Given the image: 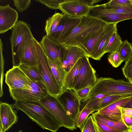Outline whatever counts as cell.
Here are the masks:
<instances>
[{
	"label": "cell",
	"instance_id": "1",
	"mask_svg": "<svg viewBox=\"0 0 132 132\" xmlns=\"http://www.w3.org/2000/svg\"><path fill=\"white\" fill-rule=\"evenodd\" d=\"M107 24L95 17L89 15L82 17L79 24L58 43L66 46L80 48L94 34Z\"/></svg>",
	"mask_w": 132,
	"mask_h": 132
},
{
	"label": "cell",
	"instance_id": "2",
	"mask_svg": "<svg viewBox=\"0 0 132 132\" xmlns=\"http://www.w3.org/2000/svg\"><path fill=\"white\" fill-rule=\"evenodd\" d=\"M14 108L23 112L43 129L57 131L61 126L55 117L38 102L16 101Z\"/></svg>",
	"mask_w": 132,
	"mask_h": 132
},
{
	"label": "cell",
	"instance_id": "3",
	"mask_svg": "<svg viewBox=\"0 0 132 132\" xmlns=\"http://www.w3.org/2000/svg\"><path fill=\"white\" fill-rule=\"evenodd\" d=\"M98 94L110 95L132 94V84L124 80L110 77L97 78L87 97L84 100Z\"/></svg>",
	"mask_w": 132,
	"mask_h": 132
},
{
	"label": "cell",
	"instance_id": "4",
	"mask_svg": "<svg viewBox=\"0 0 132 132\" xmlns=\"http://www.w3.org/2000/svg\"><path fill=\"white\" fill-rule=\"evenodd\" d=\"M31 26L23 21H18L12 28L10 40L13 66L20 64L22 46L28 39L34 38L31 31Z\"/></svg>",
	"mask_w": 132,
	"mask_h": 132
},
{
	"label": "cell",
	"instance_id": "5",
	"mask_svg": "<svg viewBox=\"0 0 132 132\" xmlns=\"http://www.w3.org/2000/svg\"><path fill=\"white\" fill-rule=\"evenodd\" d=\"M34 40L38 57V66L44 84L49 93L57 98L62 92V89L51 72L47 57L42 49L40 43L35 38Z\"/></svg>",
	"mask_w": 132,
	"mask_h": 132
},
{
	"label": "cell",
	"instance_id": "6",
	"mask_svg": "<svg viewBox=\"0 0 132 132\" xmlns=\"http://www.w3.org/2000/svg\"><path fill=\"white\" fill-rule=\"evenodd\" d=\"M39 102L55 117L62 127L71 130L77 129L75 122L67 115L57 97L49 94Z\"/></svg>",
	"mask_w": 132,
	"mask_h": 132
},
{
	"label": "cell",
	"instance_id": "7",
	"mask_svg": "<svg viewBox=\"0 0 132 132\" xmlns=\"http://www.w3.org/2000/svg\"><path fill=\"white\" fill-rule=\"evenodd\" d=\"M9 90L10 96L15 101L39 102L49 94L43 83L33 80L28 89Z\"/></svg>",
	"mask_w": 132,
	"mask_h": 132
},
{
	"label": "cell",
	"instance_id": "8",
	"mask_svg": "<svg viewBox=\"0 0 132 132\" xmlns=\"http://www.w3.org/2000/svg\"><path fill=\"white\" fill-rule=\"evenodd\" d=\"M101 1L99 0H65L61 3L59 9L63 14L75 17L88 15L90 7Z\"/></svg>",
	"mask_w": 132,
	"mask_h": 132
},
{
	"label": "cell",
	"instance_id": "9",
	"mask_svg": "<svg viewBox=\"0 0 132 132\" xmlns=\"http://www.w3.org/2000/svg\"><path fill=\"white\" fill-rule=\"evenodd\" d=\"M57 99L66 111L67 115L75 123L80 111L81 102L73 89L63 88Z\"/></svg>",
	"mask_w": 132,
	"mask_h": 132
},
{
	"label": "cell",
	"instance_id": "10",
	"mask_svg": "<svg viewBox=\"0 0 132 132\" xmlns=\"http://www.w3.org/2000/svg\"><path fill=\"white\" fill-rule=\"evenodd\" d=\"M96 73L90 63L89 58L86 56L83 57L82 64L73 90L76 92L87 87H92L96 81Z\"/></svg>",
	"mask_w": 132,
	"mask_h": 132
},
{
	"label": "cell",
	"instance_id": "11",
	"mask_svg": "<svg viewBox=\"0 0 132 132\" xmlns=\"http://www.w3.org/2000/svg\"><path fill=\"white\" fill-rule=\"evenodd\" d=\"M88 15L98 19L107 24L117 23L121 21L132 19V14L112 12L105 7L104 4L90 6Z\"/></svg>",
	"mask_w": 132,
	"mask_h": 132
},
{
	"label": "cell",
	"instance_id": "12",
	"mask_svg": "<svg viewBox=\"0 0 132 132\" xmlns=\"http://www.w3.org/2000/svg\"><path fill=\"white\" fill-rule=\"evenodd\" d=\"M5 76L9 89H28L32 81L18 66H13L7 72Z\"/></svg>",
	"mask_w": 132,
	"mask_h": 132
},
{
	"label": "cell",
	"instance_id": "13",
	"mask_svg": "<svg viewBox=\"0 0 132 132\" xmlns=\"http://www.w3.org/2000/svg\"><path fill=\"white\" fill-rule=\"evenodd\" d=\"M39 43L48 58L53 61L57 60H61L62 61L66 46L55 42L46 35L43 36Z\"/></svg>",
	"mask_w": 132,
	"mask_h": 132
},
{
	"label": "cell",
	"instance_id": "14",
	"mask_svg": "<svg viewBox=\"0 0 132 132\" xmlns=\"http://www.w3.org/2000/svg\"><path fill=\"white\" fill-rule=\"evenodd\" d=\"M81 18L73 17L63 14L56 31L48 37L58 43L79 24Z\"/></svg>",
	"mask_w": 132,
	"mask_h": 132
},
{
	"label": "cell",
	"instance_id": "15",
	"mask_svg": "<svg viewBox=\"0 0 132 132\" xmlns=\"http://www.w3.org/2000/svg\"><path fill=\"white\" fill-rule=\"evenodd\" d=\"M14 108L13 104L1 102L0 129L3 132L8 130L18 121L17 111Z\"/></svg>",
	"mask_w": 132,
	"mask_h": 132
},
{
	"label": "cell",
	"instance_id": "16",
	"mask_svg": "<svg viewBox=\"0 0 132 132\" xmlns=\"http://www.w3.org/2000/svg\"><path fill=\"white\" fill-rule=\"evenodd\" d=\"M18 14L9 4L0 6V33L11 29L18 21Z\"/></svg>",
	"mask_w": 132,
	"mask_h": 132
},
{
	"label": "cell",
	"instance_id": "17",
	"mask_svg": "<svg viewBox=\"0 0 132 132\" xmlns=\"http://www.w3.org/2000/svg\"><path fill=\"white\" fill-rule=\"evenodd\" d=\"M130 97L122 99L112 103L99 109L97 112L109 119L115 121L120 122L126 124L119 106L123 107Z\"/></svg>",
	"mask_w": 132,
	"mask_h": 132
},
{
	"label": "cell",
	"instance_id": "18",
	"mask_svg": "<svg viewBox=\"0 0 132 132\" xmlns=\"http://www.w3.org/2000/svg\"><path fill=\"white\" fill-rule=\"evenodd\" d=\"M34 38L28 39L23 44L21 51L20 64L38 66V57Z\"/></svg>",
	"mask_w": 132,
	"mask_h": 132
},
{
	"label": "cell",
	"instance_id": "19",
	"mask_svg": "<svg viewBox=\"0 0 132 132\" xmlns=\"http://www.w3.org/2000/svg\"><path fill=\"white\" fill-rule=\"evenodd\" d=\"M117 23L108 24L105 34L97 46L92 52L90 58L100 60L105 54L104 51L109 40L113 33L118 31Z\"/></svg>",
	"mask_w": 132,
	"mask_h": 132
},
{
	"label": "cell",
	"instance_id": "20",
	"mask_svg": "<svg viewBox=\"0 0 132 132\" xmlns=\"http://www.w3.org/2000/svg\"><path fill=\"white\" fill-rule=\"evenodd\" d=\"M66 47L62 62L66 74L80 58L86 55L83 51L78 47Z\"/></svg>",
	"mask_w": 132,
	"mask_h": 132
},
{
	"label": "cell",
	"instance_id": "21",
	"mask_svg": "<svg viewBox=\"0 0 132 132\" xmlns=\"http://www.w3.org/2000/svg\"><path fill=\"white\" fill-rule=\"evenodd\" d=\"M132 96V94L109 96L102 98L89 101L84 106L94 109L97 111L105 106L122 99Z\"/></svg>",
	"mask_w": 132,
	"mask_h": 132
},
{
	"label": "cell",
	"instance_id": "22",
	"mask_svg": "<svg viewBox=\"0 0 132 132\" xmlns=\"http://www.w3.org/2000/svg\"><path fill=\"white\" fill-rule=\"evenodd\" d=\"M82 57L80 58L78 60L66 74L64 81L63 88L67 89H73L82 64Z\"/></svg>",
	"mask_w": 132,
	"mask_h": 132
},
{
	"label": "cell",
	"instance_id": "23",
	"mask_svg": "<svg viewBox=\"0 0 132 132\" xmlns=\"http://www.w3.org/2000/svg\"><path fill=\"white\" fill-rule=\"evenodd\" d=\"M106 25L94 34L86 43L79 48L88 57L90 58L92 52L104 36Z\"/></svg>",
	"mask_w": 132,
	"mask_h": 132
},
{
	"label": "cell",
	"instance_id": "24",
	"mask_svg": "<svg viewBox=\"0 0 132 132\" xmlns=\"http://www.w3.org/2000/svg\"><path fill=\"white\" fill-rule=\"evenodd\" d=\"M47 57L51 72L56 81L63 90L66 73L62 67L61 60H57L53 61Z\"/></svg>",
	"mask_w": 132,
	"mask_h": 132
},
{
	"label": "cell",
	"instance_id": "25",
	"mask_svg": "<svg viewBox=\"0 0 132 132\" xmlns=\"http://www.w3.org/2000/svg\"><path fill=\"white\" fill-rule=\"evenodd\" d=\"M92 116L95 120L103 123L117 130L125 132L130 129L129 127L120 122L115 121L109 119L101 115L97 112L92 113Z\"/></svg>",
	"mask_w": 132,
	"mask_h": 132
},
{
	"label": "cell",
	"instance_id": "26",
	"mask_svg": "<svg viewBox=\"0 0 132 132\" xmlns=\"http://www.w3.org/2000/svg\"><path fill=\"white\" fill-rule=\"evenodd\" d=\"M63 15L62 13L56 12L46 20L45 30L48 37L55 32Z\"/></svg>",
	"mask_w": 132,
	"mask_h": 132
},
{
	"label": "cell",
	"instance_id": "27",
	"mask_svg": "<svg viewBox=\"0 0 132 132\" xmlns=\"http://www.w3.org/2000/svg\"><path fill=\"white\" fill-rule=\"evenodd\" d=\"M18 66L31 80L40 82L44 84L38 66L21 63Z\"/></svg>",
	"mask_w": 132,
	"mask_h": 132
},
{
	"label": "cell",
	"instance_id": "28",
	"mask_svg": "<svg viewBox=\"0 0 132 132\" xmlns=\"http://www.w3.org/2000/svg\"><path fill=\"white\" fill-rule=\"evenodd\" d=\"M117 31L114 32L110 38L105 50V54L118 51L121 45L123 42Z\"/></svg>",
	"mask_w": 132,
	"mask_h": 132
},
{
	"label": "cell",
	"instance_id": "29",
	"mask_svg": "<svg viewBox=\"0 0 132 132\" xmlns=\"http://www.w3.org/2000/svg\"><path fill=\"white\" fill-rule=\"evenodd\" d=\"M96 111L94 109L84 106L80 111L75 122L76 127L79 128L81 130L88 116Z\"/></svg>",
	"mask_w": 132,
	"mask_h": 132
},
{
	"label": "cell",
	"instance_id": "30",
	"mask_svg": "<svg viewBox=\"0 0 132 132\" xmlns=\"http://www.w3.org/2000/svg\"><path fill=\"white\" fill-rule=\"evenodd\" d=\"M105 7L110 11L114 13L124 14H132V5H110L107 3L104 4Z\"/></svg>",
	"mask_w": 132,
	"mask_h": 132
},
{
	"label": "cell",
	"instance_id": "31",
	"mask_svg": "<svg viewBox=\"0 0 132 132\" xmlns=\"http://www.w3.org/2000/svg\"><path fill=\"white\" fill-rule=\"evenodd\" d=\"M118 52L123 61H126L132 55V45L127 40L123 41Z\"/></svg>",
	"mask_w": 132,
	"mask_h": 132
},
{
	"label": "cell",
	"instance_id": "32",
	"mask_svg": "<svg viewBox=\"0 0 132 132\" xmlns=\"http://www.w3.org/2000/svg\"><path fill=\"white\" fill-rule=\"evenodd\" d=\"M122 73L129 81L132 84V55L126 61L122 69Z\"/></svg>",
	"mask_w": 132,
	"mask_h": 132
},
{
	"label": "cell",
	"instance_id": "33",
	"mask_svg": "<svg viewBox=\"0 0 132 132\" xmlns=\"http://www.w3.org/2000/svg\"><path fill=\"white\" fill-rule=\"evenodd\" d=\"M108 59L109 63L116 68L119 66L123 61L118 51L110 53Z\"/></svg>",
	"mask_w": 132,
	"mask_h": 132
},
{
	"label": "cell",
	"instance_id": "34",
	"mask_svg": "<svg viewBox=\"0 0 132 132\" xmlns=\"http://www.w3.org/2000/svg\"><path fill=\"white\" fill-rule=\"evenodd\" d=\"M93 120L97 132H123L111 128L103 123Z\"/></svg>",
	"mask_w": 132,
	"mask_h": 132
},
{
	"label": "cell",
	"instance_id": "35",
	"mask_svg": "<svg viewBox=\"0 0 132 132\" xmlns=\"http://www.w3.org/2000/svg\"><path fill=\"white\" fill-rule=\"evenodd\" d=\"M65 0H36L35 1L40 3L52 9H59L60 4Z\"/></svg>",
	"mask_w": 132,
	"mask_h": 132
},
{
	"label": "cell",
	"instance_id": "36",
	"mask_svg": "<svg viewBox=\"0 0 132 132\" xmlns=\"http://www.w3.org/2000/svg\"><path fill=\"white\" fill-rule=\"evenodd\" d=\"M14 5L19 12H23L29 7L31 0H13Z\"/></svg>",
	"mask_w": 132,
	"mask_h": 132
},
{
	"label": "cell",
	"instance_id": "37",
	"mask_svg": "<svg viewBox=\"0 0 132 132\" xmlns=\"http://www.w3.org/2000/svg\"><path fill=\"white\" fill-rule=\"evenodd\" d=\"M81 131V132H97L91 115L88 117Z\"/></svg>",
	"mask_w": 132,
	"mask_h": 132
},
{
	"label": "cell",
	"instance_id": "38",
	"mask_svg": "<svg viewBox=\"0 0 132 132\" xmlns=\"http://www.w3.org/2000/svg\"><path fill=\"white\" fill-rule=\"evenodd\" d=\"M92 88V87H87L75 92L80 102L87 97Z\"/></svg>",
	"mask_w": 132,
	"mask_h": 132
},
{
	"label": "cell",
	"instance_id": "39",
	"mask_svg": "<svg viewBox=\"0 0 132 132\" xmlns=\"http://www.w3.org/2000/svg\"><path fill=\"white\" fill-rule=\"evenodd\" d=\"M107 3L110 5H132V0H111Z\"/></svg>",
	"mask_w": 132,
	"mask_h": 132
},
{
	"label": "cell",
	"instance_id": "40",
	"mask_svg": "<svg viewBox=\"0 0 132 132\" xmlns=\"http://www.w3.org/2000/svg\"><path fill=\"white\" fill-rule=\"evenodd\" d=\"M122 115L123 116H126L130 117L132 116V109L125 108L119 106Z\"/></svg>",
	"mask_w": 132,
	"mask_h": 132
},
{
	"label": "cell",
	"instance_id": "41",
	"mask_svg": "<svg viewBox=\"0 0 132 132\" xmlns=\"http://www.w3.org/2000/svg\"><path fill=\"white\" fill-rule=\"evenodd\" d=\"M122 117L125 123L129 127L132 125V120L129 116H124Z\"/></svg>",
	"mask_w": 132,
	"mask_h": 132
},
{
	"label": "cell",
	"instance_id": "42",
	"mask_svg": "<svg viewBox=\"0 0 132 132\" xmlns=\"http://www.w3.org/2000/svg\"><path fill=\"white\" fill-rule=\"evenodd\" d=\"M122 107L132 109V96L130 97L128 100Z\"/></svg>",
	"mask_w": 132,
	"mask_h": 132
},
{
	"label": "cell",
	"instance_id": "43",
	"mask_svg": "<svg viewBox=\"0 0 132 132\" xmlns=\"http://www.w3.org/2000/svg\"><path fill=\"white\" fill-rule=\"evenodd\" d=\"M130 129L128 131H132V125L129 127Z\"/></svg>",
	"mask_w": 132,
	"mask_h": 132
},
{
	"label": "cell",
	"instance_id": "44",
	"mask_svg": "<svg viewBox=\"0 0 132 132\" xmlns=\"http://www.w3.org/2000/svg\"><path fill=\"white\" fill-rule=\"evenodd\" d=\"M132 132V131H126V132Z\"/></svg>",
	"mask_w": 132,
	"mask_h": 132
},
{
	"label": "cell",
	"instance_id": "45",
	"mask_svg": "<svg viewBox=\"0 0 132 132\" xmlns=\"http://www.w3.org/2000/svg\"><path fill=\"white\" fill-rule=\"evenodd\" d=\"M19 132H23L22 130H20Z\"/></svg>",
	"mask_w": 132,
	"mask_h": 132
},
{
	"label": "cell",
	"instance_id": "46",
	"mask_svg": "<svg viewBox=\"0 0 132 132\" xmlns=\"http://www.w3.org/2000/svg\"><path fill=\"white\" fill-rule=\"evenodd\" d=\"M131 118V119L132 120V117H130Z\"/></svg>",
	"mask_w": 132,
	"mask_h": 132
}]
</instances>
